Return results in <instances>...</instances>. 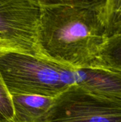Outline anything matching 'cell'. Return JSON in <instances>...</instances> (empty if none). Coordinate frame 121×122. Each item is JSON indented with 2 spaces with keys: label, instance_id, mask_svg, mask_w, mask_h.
<instances>
[{
  "label": "cell",
  "instance_id": "cell-1",
  "mask_svg": "<svg viewBox=\"0 0 121 122\" xmlns=\"http://www.w3.org/2000/svg\"><path fill=\"white\" fill-rule=\"evenodd\" d=\"M37 45L43 57L73 68H100L107 40L104 0H39Z\"/></svg>",
  "mask_w": 121,
  "mask_h": 122
},
{
  "label": "cell",
  "instance_id": "cell-2",
  "mask_svg": "<svg viewBox=\"0 0 121 122\" xmlns=\"http://www.w3.org/2000/svg\"><path fill=\"white\" fill-rule=\"evenodd\" d=\"M0 73L11 95L56 98L75 85V69L43 56L0 50Z\"/></svg>",
  "mask_w": 121,
  "mask_h": 122
},
{
  "label": "cell",
  "instance_id": "cell-3",
  "mask_svg": "<svg viewBox=\"0 0 121 122\" xmlns=\"http://www.w3.org/2000/svg\"><path fill=\"white\" fill-rule=\"evenodd\" d=\"M45 122H121V99L72 85L54 98Z\"/></svg>",
  "mask_w": 121,
  "mask_h": 122
},
{
  "label": "cell",
  "instance_id": "cell-4",
  "mask_svg": "<svg viewBox=\"0 0 121 122\" xmlns=\"http://www.w3.org/2000/svg\"><path fill=\"white\" fill-rule=\"evenodd\" d=\"M39 0H0V50L42 56L37 45Z\"/></svg>",
  "mask_w": 121,
  "mask_h": 122
},
{
  "label": "cell",
  "instance_id": "cell-5",
  "mask_svg": "<svg viewBox=\"0 0 121 122\" xmlns=\"http://www.w3.org/2000/svg\"><path fill=\"white\" fill-rule=\"evenodd\" d=\"M75 85L93 94L121 99V73L103 68L75 69Z\"/></svg>",
  "mask_w": 121,
  "mask_h": 122
},
{
  "label": "cell",
  "instance_id": "cell-6",
  "mask_svg": "<svg viewBox=\"0 0 121 122\" xmlns=\"http://www.w3.org/2000/svg\"><path fill=\"white\" fill-rule=\"evenodd\" d=\"M11 96L16 122H45L54 101V98L39 95Z\"/></svg>",
  "mask_w": 121,
  "mask_h": 122
},
{
  "label": "cell",
  "instance_id": "cell-7",
  "mask_svg": "<svg viewBox=\"0 0 121 122\" xmlns=\"http://www.w3.org/2000/svg\"><path fill=\"white\" fill-rule=\"evenodd\" d=\"M100 68L121 73V36L107 39L99 54Z\"/></svg>",
  "mask_w": 121,
  "mask_h": 122
},
{
  "label": "cell",
  "instance_id": "cell-8",
  "mask_svg": "<svg viewBox=\"0 0 121 122\" xmlns=\"http://www.w3.org/2000/svg\"><path fill=\"white\" fill-rule=\"evenodd\" d=\"M102 15L107 39L121 36V0H104Z\"/></svg>",
  "mask_w": 121,
  "mask_h": 122
},
{
  "label": "cell",
  "instance_id": "cell-9",
  "mask_svg": "<svg viewBox=\"0 0 121 122\" xmlns=\"http://www.w3.org/2000/svg\"><path fill=\"white\" fill-rule=\"evenodd\" d=\"M0 122H16L12 96L9 93L0 73Z\"/></svg>",
  "mask_w": 121,
  "mask_h": 122
}]
</instances>
